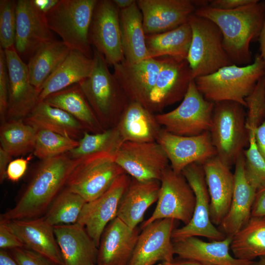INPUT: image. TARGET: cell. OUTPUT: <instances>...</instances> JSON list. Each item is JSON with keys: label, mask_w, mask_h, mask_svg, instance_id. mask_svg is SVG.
<instances>
[{"label": "cell", "mask_w": 265, "mask_h": 265, "mask_svg": "<svg viewBox=\"0 0 265 265\" xmlns=\"http://www.w3.org/2000/svg\"><path fill=\"white\" fill-rule=\"evenodd\" d=\"M79 161L68 153L41 160L15 206L2 214L0 220L31 219L45 214Z\"/></svg>", "instance_id": "obj_1"}, {"label": "cell", "mask_w": 265, "mask_h": 265, "mask_svg": "<svg viewBox=\"0 0 265 265\" xmlns=\"http://www.w3.org/2000/svg\"><path fill=\"white\" fill-rule=\"evenodd\" d=\"M194 13L210 20L218 27L224 49L233 64L245 66L252 63L250 45L259 37L265 19V1L254 0L230 10L206 5L197 8Z\"/></svg>", "instance_id": "obj_2"}, {"label": "cell", "mask_w": 265, "mask_h": 265, "mask_svg": "<svg viewBox=\"0 0 265 265\" xmlns=\"http://www.w3.org/2000/svg\"><path fill=\"white\" fill-rule=\"evenodd\" d=\"M265 75V63L257 54L249 65L226 66L194 80L199 92L208 101L214 103L233 101L246 107L245 98Z\"/></svg>", "instance_id": "obj_3"}, {"label": "cell", "mask_w": 265, "mask_h": 265, "mask_svg": "<svg viewBox=\"0 0 265 265\" xmlns=\"http://www.w3.org/2000/svg\"><path fill=\"white\" fill-rule=\"evenodd\" d=\"M244 107L233 101L214 103L209 132L216 156L230 168L249 145Z\"/></svg>", "instance_id": "obj_4"}, {"label": "cell", "mask_w": 265, "mask_h": 265, "mask_svg": "<svg viewBox=\"0 0 265 265\" xmlns=\"http://www.w3.org/2000/svg\"><path fill=\"white\" fill-rule=\"evenodd\" d=\"M98 0H59L45 14L51 31L57 34L71 50L93 57L89 32Z\"/></svg>", "instance_id": "obj_5"}, {"label": "cell", "mask_w": 265, "mask_h": 265, "mask_svg": "<svg viewBox=\"0 0 265 265\" xmlns=\"http://www.w3.org/2000/svg\"><path fill=\"white\" fill-rule=\"evenodd\" d=\"M188 23L192 39L186 60L193 80L234 64L224 49L222 33L213 22L194 13Z\"/></svg>", "instance_id": "obj_6"}, {"label": "cell", "mask_w": 265, "mask_h": 265, "mask_svg": "<svg viewBox=\"0 0 265 265\" xmlns=\"http://www.w3.org/2000/svg\"><path fill=\"white\" fill-rule=\"evenodd\" d=\"M90 75L79 84L98 121L104 124L124 109L127 98L104 56L93 49Z\"/></svg>", "instance_id": "obj_7"}, {"label": "cell", "mask_w": 265, "mask_h": 265, "mask_svg": "<svg viewBox=\"0 0 265 265\" xmlns=\"http://www.w3.org/2000/svg\"><path fill=\"white\" fill-rule=\"evenodd\" d=\"M124 173L115 161L112 153L100 152L79 159L65 187L88 202L104 193Z\"/></svg>", "instance_id": "obj_8"}, {"label": "cell", "mask_w": 265, "mask_h": 265, "mask_svg": "<svg viewBox=\"0 0 265 265\" xmlns=\"http://www.w3.org/2000/svg\"><path fill=\"white\" fill-rule=\"evenodd\" d=\"M214 106V103L203 97L192 80L180 105L172 111L155 115V118L169 133L195 136L209 131Z\"/></svg>", "instance_id": "obj_9"}, {"label": "cell", "mask_w": 265, "mask_h": 265, "mask_svg": "<svg viewBox=\"0 0 265 265\" xmlns=\"http://www.w3.org/2000/svg\"><path fill=\"white\" fill-rule=\"evenodd\" d=\"M157 206L151 215L144 221L142 229L154 221L172 219L187 224L191 220L195 208L194 193L182 173H177L171 167L163 172Z\"/></svg>", "instance_id": "obj_10"}, {"label": "cell", "mask_w": 265, "mask_h": 265, "mask_svg": "<svg viewBox=\"0 0 265 265\" xmlns=\"http://www.w3.org/2000/svg\"><path fill=\"white\" fill-rule=\"evenodd\" d=\"M182 173L194 193L196 202L191 220L187 224L173 230L172 241L191 237H205L212 241L224 239L227 236L211 220L210 197L202 164L192 163L186 166Z\"/></svg>", "instance_id": "obj_11"}, {"label": "cell", "mask_w": 265, "mask_h": 265, "mask_svg": "<svg viewBox=\"0 0 265 265\" xmlns=\"http://www.w3.org/2000/svg\"><path fill=\"white\" fill-rule=\"evenodd\" d=\"M114 159L125 173L139 181H160L169 160L157 141L121 142L113 153Z\"/></svg>", "instance_id": "obj_12"}, {"label": "cell", "mask_w": 265, "mask_h": 265, "mask_svg": "<svg viewBox=\"0 0 265 265\" xmlns=\"http://www.w3.org/2000/svg\"><path fill=\"white\" fill-rule=\"evenodd\" d=\"M120 10L113 0H98L89 29L90 43L113 66L124 59L119 24Z\"/></svg>", "instance_id": "obj_13"}, {"label": "cell", "mask_w": 265, "mask_h": 265, "mask_svg": "<svg viewBox=\"0 0 265 265\" xmlns=\"http://www.w3.org/2000/svg\"><path fill=\"white\" fill-rule=\"evenodd\" d=\"M9 81L6 119H25L39 102L41 90L30 82L27 64L14 46L4 50Z\"/></svg>", "instance_id": "obj_14"}, {"label": "cell", "mask_w": 265, "mask_h": 265, "mask_svg": "<svg viewBox=\"0 0 265 265\" xmlns=\"http://www.w3.org/2000/svg\"><path fill=\"white\" fill-rule=\"evenodd\" d=\"M141 12L145 35L171 30L188 22L205 0H136Z\"/></svg>", "instance_id": "obj_15"}, {"label": "cell", "mask_w": 265, "mask_h": 265, "mask_svg": "<svg viewBox=\"0 0 265 265\" xmlns=\"http://www.w3.org/2000/svg\"><path fill=\"white\" fill-rule=\"evenodd\" d=\"M131 180L126 173L120 175L104 193L86 202L83 207L77 223L85 228L98 247L106 227L116 217L121 200Z\"/></svg>", "instance_id": "obj_16"}, {"label": "cell", "mask_w": 265, "mask_h": 265, "mask_svg": "<svg viewBox=\"0 0 265 265\" xmlns=\"http://www.w3.org/2000/svg\"><path fill=\"white\" fill-rule=\"evenodd\" d=\"M159 58L161 67L146 106L151 112L161 110L183 100L193 80L186 59L169 56Z\"/></svg>", "instance_id": "obj_17"}, {"label": "cell", "mask_w": 265, "mask_h": 265, "mask_svg": "<svg viewBox=\"0 0 265 265\" xmlns=\"http://www.w3.org/2000/svg\"><path fill=\"white\" fill-rule=\"evenodd\" d=\"M156 141L164 150L171 168L177 173H181L192 163L202 164L217 155L209 131L197 135L185 136L173 134L162 129Z\"/></svg>", "instance_id": "obj_18"}, {"label": "cell", "mask_w": 265, "mask_h": 265, "mask_svg": "<svg viewBox=\"0 0 265 265\" xmlns=\"http://www.w3.org/2000/svg\"><path fill=\"white\" fill-rule=\"evenodd\" d=\"M177 220L162 219L147 225L140 233L128 265H155L174 260L172 234Z\"/></svg>", "instance_id": "obj_19"}, {"label": "cell", "mask_w": 265, "mask_h": 265, "mask_svg": "<svg viewBox=\"0 0 265 265\" xmlns=\"http://www.w3.org/2000/svg\"><path fill=\"white\" fill-rule=\"evenodd\" d=\"M16 31L14 47L21 56H30L41 46L53 40L45 14L32 0L16 1Z\"/></svg>", "instance_id": "obj_20"}, {"label": "cell", "mask_w": 265, "mask_h": 265, "mask_svg": "<svg viewBox=\"0 0 265 265\" xmlns=\"http://www.w3.org/2000/svg\"><path fill=\"white\" fill-rule=\"evenodd\" d=\"M161 64L160 58H149L135 63L124 59L113 66V74L127 99L146 107Z\"/></svg>", "instance_id": "obj_21"}, {"label": "cell", "mask_w": 265, "mask_h": 265, "mask_svg": "<svg viewBox=\"0 0 265 265\" xmlns=\"http://www.w3.org/2000/svg\"><path fill=\"white\" fill-rule=\"evenodd\" d=\"M140 231L116 217L106 227L98 248L96 265H128Z\"/></svg>", "instance_id": "obj_22"}, {"label": "cell", "mask_w": 265, "mask_h": 265, "mask_svg": "<svg viewBox=\"0 0 265 265\" xmlns=\"http://www.w3.org/2000/svg\"><path fill=\"white\" fill-rule=\"evenodd\" d=\"M3 221L25 248L45 256L58 265H64L53 226L43 217Z\"/></svg>", "instance_id": "obj_23"}, {"label": "cell", "mask_w": 265, "mask_h": 265, "mask_svg": "<svg viewBox=\"0 0 265 265\" xmlns=\"http://www.w3.org/2000/svg\"><path fill=\"white\" fill-rule=\"evenodd\" d=\"M210 197L212 222L219 226L227 213L234 188V176L230 168L216 156L202 164Z\"/></svg>", "instance_id": "obj_24"}, {"label": "cell", "mask_w": 265, "mask_h": 265, "mask_svg": "<svg viewBox=\"0 0 265 265\" xmlns=\"http://www.w3.org/2000/svg\"><path fill=\"white\" fill-rule=\"evenodd\" d=\"M234 188L229 211L218 229L226 236L233 237L251 217L257 190L247 181L244 173V156L242 153L235 164Z\"/></svg>", "instance_id": "obj_25"}, {"label": "cell", "mask_w": 265, "mask_h": 265, "mask_svg": "<svg viewBox=\"0 0 265 265\" xmlns=\"http://www.w3.org/2000/svg\"><path fill=\"white\" fill-rule=\"evenodd\" d=\"M232 237L211 242L191 237L172 241L174 252L182 259L206 265H252L254 261L238 259L230 253Z\"/></svg>", "instance_id": "obj_26"}, {"label": "cell", "mask_w": 265, "mask_h": 265, "mask_svg": "<svg viewBox=\"0 0 265 265\" xmlns=\"http://www.w3.org/2000/svg\"><path fill=\"white\" fill-rule=\"evenodd\" d=\"M53 229L64 265H96L98 247L83 226L76 223Z\"/></svg>", "instance_id": "obj_27"}, {"label": "cell", "mask_w": 265, "mask_h": 265, "mask_svg": "<svg viewBox=\"0 0 265 265\" xmlns=\"http://www.w3.org/2000/svg\"><path fill=\"white\" fill-rule=\"evenodd\" d=\"M160 181H139L131 179L119 204L116 217L132 228L143 220L145 213L155 202H157Z\"/></svg>", "instance_id": "obj_28"}, {"label": "cell", "mask_w": 265, "mask_h": 265, "mask_svg": "<svg viewBox=\"0 0 265 265\" xmlns=\"http://www.w3.org/2000/svg\"><path fill=\"white\" fill-rule=\"evenodd\" d=\"M117 127L122 142L156 141L161 130L155 116L141 104L137 102L128 103Z\"/></svg>", "instance_id": "obj_29"}, {"label": "cell", "mask_w": 265, "mask_h": 265, "mask_svg": "<svg viewBox=\"0 0 265 265\" xmlns=\"http://www.w3.org/2000/svg\"><path fill=\"white\" fill-rule=\"evenodd\" d=\"M121 45L124 59L135 63L149 58L147 50L142 15L135 2L119 12Z\"/></svg>", "instance_id": "obj_30"}, {"label": "cell", "mask_w": 265, "mask_h": 265, "mask_svg": "<svg viewBox=\"0 0 265 265\" xmlns=\"http://www.w3.org/2000/svg\"><path fill=\"white\" fill-rule=\"evenodd\" d=\"M92 67V58L79 51L71 50L65 60L43 84L39 102L51 94L79 83L90 75Z\"/></svg>", "instance_id": "obj_31"}, {"label": "cell", "mask_w": 265, "mask_h": 265, "mask_svg": "<svg viewBox=\"0 0 265 265\" xmlns=\"http://www.w3.org/2000/svg\"><path fill=\"white\" fill-rule=\"evenodd\" d=\"M24 121L36 129L47 130L77 140L85 131L81 123L72 115L44 101L39 102Z\"/></svg>", "instance_id": "obj_32"}, {"label": "cell", "mask_w": 265, "mask_h": 265, "mask_svg": "<svg viewBox=\"0 0 265 265\" xmlns=\"http://www.w3.org/2000/svg\"><path fill=\"white\" fill-rule=\"evenodd\" d=\"M191 39V29L188 22L171 30L146 35L149 57L169 56L179 60L186 59Z\"/></svg>", "instance_id": "obj_33"}, {"label": "cell", "mask_w": 265, "mask_h": 265, "mask_svg": "<svg viewBox=\"0 0 265 265\" xmlns=\"http://www.w3.org/2000/svg\"><path fill=\"white\" fill-rule=\"evenodd\" d=\"M43 101L68 112L85 129L95 131L101 129V124L79 83L51 94Z\"/></svg>", "instance_id": "obj_34"}, {"label": "cell", "mask_w": 265, "mask_h": 265, "mask_svg": "<svg viewBox=\"0 0 265 265\" xmlns=\"http://www.w3.org/2000/svg\"><path fill=\"white\" fill-rule=\"evenodd\" d=\"M71 50L62 41L53 40L39 48L29 58L27 64L29 80L36 88H41L56 70Z\"/></svg>", "instance_id": "obj_35"}, {"label": "cell", "mask_w": 265, "mask_h": 265, "mask_svg": "<svg viewBox=\"0 0 265 265\" xmlns=\"http://www.w3.org/2000/svg\"><path fill=\"white\" fill-rule=\"evenodd\" d=\"M230 249L239 260L253 261L265 256V217L251 216L232 238Z\"/></svg>", "instance_id": "obj_36"}, {"label": "cell", "mask_w": 265, "mask_h": 265, "mask_svg": "<svg viewBox=\"0 0 265 265\" xmlns=\"http://www.w3.org/2000/svg\"><path fill=\"white\" fill-rule=\"evenodd\" d=\"M37 130L24 119H10L1 123L0 147L11 157L33 151Z\"/></svg>", "instance_id": "obj_37"}, {"label": "cell", "mask_w": 265, "mask_h": 265, "mask_svg": "<svg viewBox=\"0 0 265 265\" xmlns=\"http://www.w3.org/2000/svg\"><path fill=\"white\" fill-rule=\"evenodd\" d=\"M86 203L80 195L64 187L43 217L53 226L75 224Z\"/></svg>", "instance_id": "obj_38"}, {"label": "cell", "mask_w": 265, "mask_h": 265, "mask_svg": "<svg viewBox=\"0 0 265 265\" xmlns=\"http://www.w3.org/2000/svg\"><path fill=\"white\" fill-rule=\"evenodd\" d=\"M122 142L117 128L94 134L85 131L78 146L68 153L74 159L103 152L113 153Z\"/></svg>", "instance_id": "obj_39"}, {"label": "cell", "mask_w": 265, "mask_h": 265, "mask_svg": "<svg viewBox=\"0 0 265 265\" xmlns=\"http://www.w3.org/2000/svg\"><path fill=\"white\" fill-rule=\"evenodd\" d=\"M34 155L41 160L68 153L79 141L45 130L36 129Z\"/></svg>", "instance_id": "obj_40"}, {"label": "cell", "mask_w": 265, "mask_h": 265, "mask_svg": "<svg viewBox=\"0 0 265 265\" xmlns=\"http://www.w3.org/2000/svg\"><path fill=\"white\" fill-rule=\"evenodd\" d=\"M245 101L247 108L246 126L249 136L255 134L257 128L265 119V75L259 80Z\"/></svg>", "instance_id": "obj_41"}, {"label": "cell", "mask_w": 265, "mask_h": 265, "mask_svg": "<svg viewBox=\"0 0 265 265\" xmlns=\"http://www.w3.org/2000/svg\"><path fill=\"white\" fill-rule=\"evenodd\" d=\"M247 148L243 151L245 176L257 190L265 185V160L258 149L255 134L249 136Z\"/></svg>", "instance_id": "obj_42"}, {"label": "cell", "mask_w": 265, "mask_h": 265, "mask_svg": "<svg viewBox=\"0 0 265 265\" xmlns=\"http://www.w3.org/2000/svg\"><path fill=\"white\" fill-rule=\"evenodd\" d=\"M16 1L0 0V45L3 50L14 46L16 31Z\"/></svg>", "instance_id": "obj_43"}, {"label": "cell", "mask_w": 265, "mask_h": 265, "mask_svg": "<svg viewBox=\"0 0 265 265\" xmlns=\"http://www.w3.org/2000/svg\"><path fill=\"white\" fill-rule=\"evenodd\" d=\"M9 81L4 50L0 48V117L5 121L8 107Z\"/></svg>", "instance_id": "obj_44"}, {"label": "cell", "mask_w": 265, "mask_h": 265, "mask_svg": "<svg viewBox=\"0 0 265 265\" xmlns=\"http://www.w3.org/2000/svg\"><path fill=\"white\" fill-rule=\"evenodd\" d=\"M18 265H58L45 256L25 247L10 250Z\"/></svg>", "instance_id": "obj_45"}, {"label": "cell", "mask_w": 265, "mask_h": 265, "mask_svg": "<svg viewBox=\"0 0 265 265\" xmlns=\"http://www.w3.org/2000/svg\"><path fill=\"white\" fill-rule=\"evenodd\" d=\"M24 247L19 238L8 228L5 223L0 220V248L12 250Z\"/></svg>", "instance_id": "obj_46"}, {"label": "cell", "mask_w": 265, "mask_h": 265, "mask_svg": "<svg viewBox=\"0 0 265 265\" xmlns=\"http://www.w3.org/2000/svg\"><path fill=\"white\" fill-rule=\"evenodd\" d=\"M30 159V157L27 159L18 158L11 161L7 168L6 178L13 182L20 180L26 173Z\"/></svg>", "instance_id": "obj_47"}, {"label": "cell", "mask_w": 265, "mask_h": 265, "mask_svg": "<svg viewBox=\"0 0 265 265\" xmlns=\"http://www.w3.org/2000/svg\"><path fill=\"white\" fill-rule=\"evenodd\" d=\"M254 0H209L208 6L217 9L230 10L246 5Z\"/></svg>", "instance_id": "obj_48"}, {"label": "cell", "mask_w": 265, "mask_h": 265, "mask_svg": "<svg viewBox=\"0 0 265 265\" xmlns=\"http://www.w3.org/2000/svg\"><path fill=\"white\" fill-rule=\"evenodd\" d=\"M251 216L265 217V185L257 190Z\"/></svg>", "instance_id": "obj_49"}, {"label": "cell", "mask_w": 265, "mask_h": 265, "mask_svg": "<svg viewBox=\"0 0 265 265\" xmlns=\"http://www.w3.org/2000/svg\"><path fill=\"white\" fill-rule=\"evenodd\" d=\"M255 137L258 149L265 160V119L256 130Z\"/></svg>", "instance_id": "obj_50"}, {"label": "cell", "mask_w": 265, "mask_h": 265, "mask_svg": "<svg viewBox=\"0 0 265 265\" xmlns=\"http://www.w3.org/2000/svg\"><path fill=\"white\" fill-rule=\"evenodd\" d=\"M11 156L1 147L0 148V182L2 183L6 178V170L11 161Z\"/></svg>", "instance_id": "obj_51"}, {"label": "cell", "mask_w": 265, "mask_h": 265, "mask_svg": "<svg viewBox=\"0 0 265 265\" xmlns=\"http://www.w3.org/2000/svg\"><path fill=\"white\" fill-rule=\"evenodd\" d=\"M35 6L41 12L46 14L52 9L59 0H32Z\"/></svg>", "instance_id": "obj_52"}, {"label": "cell", "mask_w": 265, "mask_h": 265, "mask_svg": "<svg viewBox=\"0 0 265 265\" xmlns=\"http://www.w3.org/2000/svg\"><path fill=\"white\" fill-rule=\"evenodd\" d=\"M0 265H18V264L9 252L0 249Z\"/></svg>", "instance_id": "obj_53"}, {"label": "cell", "mask_w": 265, "mask_h": 265, "mask_svg": "<svg viewBox=\"0 0 265 265\" xmlns=\"http://www.w3.org/2000/svg\"><path fill=\"white\" fill-rule=\"evenodd\" d=\"M260 56L265 63V19L259 37Z\"/></svg>", "instance_id": "obj_54"}, {"label": "cell", "mask_w": 265, "mask_h": 265, "mask_svg": "<svg viewBox=\"0 0 265 265\" xmlns=\"http://www.w3.org/2000/svg\"><path fill=\"white\" fill-rule=\"evenodd\" d=\"M135 1V0H113L119 10L125 9L130 7Z\"/></svg>", "instance_id": "obj_55"}, {"label": "cell", "mask_w": 265, "mask_h": 265, "mask_svg": "<svg viewBox=\"0 0 265 265\" xmlns=\"http://www.w3.org/2000/svg\"><path fill=\"white\" fill-rule=\"evenodd\" d=\"M162 264L163 265H206L196 261L184 259L177 261L174 260L171 263H162Z\"/></svg>", "instance_id": "obj_56"}, {"label": "cell", "mask_w": 265, "mask_h": 265, "mask_svg": "<svg viewBox=\"0 0 265 265\" xmlns=\"http://www.w3.org/2000/svg\"><path fill=\"white\" fill-rule=\"evenodd\" d=\"M254 265H265V256L259 258V260L254 262Z\"/></svg>", "instance_id": "obj_57"}, {"label": "cell", "mask_w": 265, "mask_h": 265, "mask_svg": "<svg viewBox=\"0 0 265 265\" xmlns=\"http://www.w3.org/2000/svg\"><path fill=\"white\" fill-rule=\"evenodd\" d=\"M157 265H163L162 263V264H158Z\"/></svg>", "instance_id": "obj_58"}, {"label": "cell", "mask_w": 265, "mask_h": 265, "mask_svg": "<svg viewBox=\"0 0 265 265\" xmlns=\"http://www.w3.org/2000/svg\"><path fill=\"white\" fill-rule=\"evenodd\" d=\"M252 265H254V264H253Z\"/></svg>", "instance_id": "obj_59"}, {"label": "cell", "mask_w": 265, "mask_h": 265, "mask_svg": "<svg viewBox=\"0 0 265 265\" xmlns=\"http://www.w3.org/2000/svg\"></svg>", "instance_id": "obj_60"}]
</instances>
